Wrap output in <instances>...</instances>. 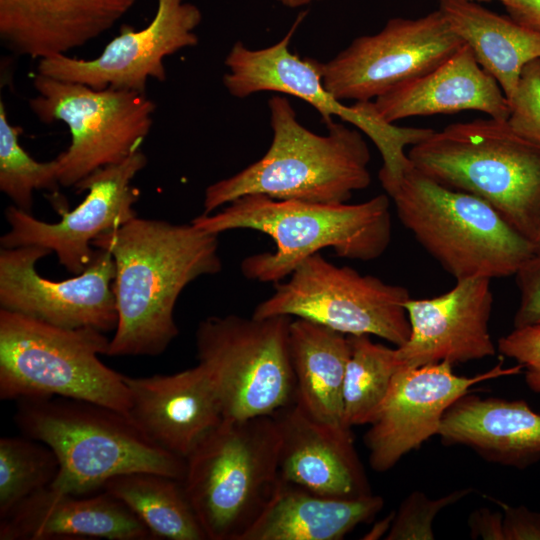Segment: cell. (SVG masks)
Instances as JSON below:
<instances>
[{"mask_svg":"<svg viewBox=\"0 0 540 540\" xmlns=\"http://www.w3.org/2000/svg\"><path fill=\"white\" fill-rule=\"evenodd\" d=\"M289 351L296 381L295 403L320 422L346 426L343 385L350 354L348 335L292 318Z\"/></svg>","mask_w":540,"mask_h":540,"instance_id":"26","label":"cell"},{"mask_svg":"<svg viewBox=\"0 0 540 540\" xmlns=\"http://www.w3.org/2000/svg\"><path fill=\"white\" fill-rule=\"evenodd\" d=\"M463 44L440 9L416 19L392 18L322 62V81L339 101L375 100L431 71Z\"/></svg>","mask_w":540,"mask_h":540,"instance_id":"13","label":"cell"},{"mask_svg":"<svg viewBox=\"0 0 540 540\" xmlns=\"http://www.w3.org/2000/svg\"><path fill=\"white\" fill-rule=\"evenodd\" d=\"M136 0H0V39L36 59L68 54L110 30Z\"/></svg>","mask_w":540,"mask_h":540,"instance_id":"22","label":"cell"},{"mask_svg":"<svg viewBox=\"0 0 540 540\" xmlns=\"http://www.w3.org/2000/svg\"><path fill=\"white\" fill-rule=\"evenodd\" d=\"M30 110L44 124L63 122L71 143L58 162L60 186L75 187L96 170L122 162L140 149L153 125L155 103L146 92L105 88L36 72Z\"/></svg>","mask_w":540,"mask_h":540,"instance_id":"10","label":"cell"},{"mask_svg":"<svg viewBox=\"0 0 540 540\" xmlns=\"http://www.w3.org/2000/svg\"><path fill=\"white\" fill-rule=\"evenodd\" d=\"M271 415L280 435L282 481L331 498L352 499L372 494L352 428L320 422L296 403Z\"/></svg>","mask_w":540,"mask_h":540,"instance_id":"19","label":"cell"},{"mask_svg":"<svg viewBox=\"0 0 540 540\" xmlns=\"http://www.w3.org/2000/svg\"><path fill=\"white\" fill-rule=\"evenodd\" d=\"M272 415L223 419L185 457L182 484L207 540H242L279 483Z\"/></svg>","mask_w":540,"mask_h":540,"instance_id":"7","label":"cell"},{"mask_svg":"<svg viewBox=\"0 0 540 540\" xmlns=\"http://www.w3.org/2000/svg\"><path fill=\"white\" fill-rule=\"evenodd\" d=\"M497 504L503 513L504 540H540V512L525 506H511L490 496H485Z\"/></svg>","mask_w":540,"mask_h":540,"instance_id":"36","label":"cell"},{"mask_svg":"<svg viewBox=\"0 0 540 540\" xmlns=\"http://www.w3.org/2000/svg\"><path fill=\"white\" fill-rule=\"evenodd\" d=\"M509 104V125L521 136L540 144V59L525 66Z\"/></svg>","mask_w":540,"mask_h":540,"instance_id":"33","label":"cell"},{"mask_svg":"<svg viewBox=\"0 0 540 540\" xmlns=\"http://www.w3.org/2000/svg\"><path fill=\"white\" fill-rule=\"evenodd\" d=\"M509 17L519 24L540 32V0H499Z\"/></svg>","mask_w":540,"mask_h":540,"instance_id":"38","label":"cell"},{"mask_svg":"<svg viewBox=\"0 0 540 540\" xmlns=\"http://www.w3.org/2000/svg\"><path fill=\"white\" fill-rule=\"evenodd\" d=\"M398 219L456 280L515 275L534 243L482 199L407 169L386 191Z\"/></svg>","mask_w":540,"mask_h":540,"instance_id":"6","label":"cell"},{"mask_svg":"<svg viewBox=\"0 0 540 540\" xmlns=\"http://www.w3.org/2000/svg\"><path fill=\"white\" fill-rule=\"evenodd\" d=\"M59 461L45 443L30 437L0 439V518L16 505L51 486Z\"/></svg>","mask_w":540,"mask_h":540,"instance_id":"30","label":"cell"},{"mask_svg":"<svg viewBox=\"0 0 540 540\" xmlns=\"http://www.w3.org/2000/svg\"><path fill=\"white\" fill-rule=\"evenodd\" d=\"M289 316H210L195 333L223 419L266 416L296 402Z\"/></svg>","mask_w":540,"mask_h":540,"instance_id":"9","label":"cell"},{"mask_svg":"<svg viewBox=\"0 0 540 540\" xmlns=\"http://www.w3.org/2000/svg\"><path fill=\"white\" fill-rule=\"evenodd\" d=\"M151 540V533L120 500L101 490L75 495L46 487L0 518V540Z\"/></svg>","mask_w":540,"mask_h":540,"instance_id":"21","label":"cell"},{"mask_svg":"<svg viewBox=\"0 0 540 540\" xmlns=\"http://www.w3.org/2000/svg\"><path fill=\"white\" fill-rule=\"evenodd\" d=\"M378 116L394 122L413 117L476 110L508 120L510 104L498 82L463 44L431 71L402 83L373 101Z\"/></svg>","mask_w":540,"mask_h":540,"instance_id":"23","label":"cell"},{"mask_svg":"<svg viewBox=\"0 0 540 540\" xmlns=\"http://www.w3.org/2000/svg\"><path fill=\"white\" fill-rule=\"evenodd\" d=\"M218 234L189 224L138 218L92 241L115 263L117 326L109 356H156L178 335L174 309L192 281L222 269Z\"/></svg>","mask_w":540,"mask_h":540,"instance_id":"1","label":"cell"},{"mask_svg":"<svg viewBox=\"0 0 540 540\" xmlns=\"http://www.w3.org/2000/svg\"><path fill=\"white\" fill-rule=\"evenodd\" d=\"M20 126L9 122L3 100L0 101V190L13 205L31 213L35 190L56 191L59 184L58 162L35 160L20 144Z\"/></svg>","mask_w":540,"mask_h":540,"instance_id":"31","label":"cell"},{"mask_svg":"<svg viewBox=\"0 0 540 540\" xmlns=\"http://www.w3.org/2000/svg\"><path fill=\"white\" fill-rule=\"evenodd\" d=\"M146 165L147 157L138 149L122 162L91 173L74 187L88 192L85 199L63 212L57 223L41 221L10 205L5 210L9 230L0 238L1 247H43L54 252L70 273H81L93 256L92 241L137 216L134 204L139 191L131 182Z\"/></svg>","mask_w":540,"mask_h":540,"instance_id":"14","label":"cell"},{"mask_svg":"<svg viewBox=\"0 0 540 540\" xmlns=\"http://www.w3.org/2000/svg\"><path fill=\"white\" fill-rule=\"evenodd\" d=\"M283 5L290 7V8H298L316 1H322V0H278Z\"/></svg>","mask_w":540,"mask_h":540,"instance_id":"40","label":"cell"},{"mask_svg":"<svg viewBox=\"0 0 540 540\" xmlns=\"http://www.w3.org/2000/svg\"><path fill=\"white\" fill-rule=\"evenodd\" d=\"M379 495L340 499L282 481L242 540H341L383 509Z\"/></svg>","mask_w":540,"mask_h":540,"instance_id":"25","label":"cell"},{"mask_svg":"<svg viewBox=\"0 0 540 540\" xmlns=\"http://www.w3.org/2000/svg\"><path fill=\"white\" fill-rule=\"evenodd\" d=\"M306 14L301 12L286 35L269 47L250 49L236 42L224 61L228 69L222 79L224 87L236 98L265 91L291 95L311 104L326 126L334 122V116L355 125L374 142L381 154L380 182L398 179L411 166L405 147L418 143L432 129L397 127L378 116L373 101L347 106L328 92L322 81V62L301 58L289 49Z\"/></svg>","mask_w":540,"mask_h":540,"instance_id":"11","label":"cell"},{"mask_svg":"<svg viewBox=\"0 0 540 540\" xmlns=\"http://www.w3.org/2000/svg\"><path fill=\"white\" fill-rule=\"evenodd\" d=\"M350 354L343 385V421L352 428L369 425L402 367L397 348L375 343L369 335H348Z\"/></svg>","mask_w":540,"mask_h":540,"instance_id":"29","label":"cell"},{"mask_svg":"<svg viewBox=\"0 0 540 540\" xmlns=\"http://www.w3.org/2000/svg\"><path fill=\"white\" fill-rule=\"evenodd\" d=\"M440 1H443V0H440ZM464 1L485 2V1H491V0H464Z\"/></svg>","mask_w":540,"mask_h":540,"instance_id":"42","label":"cell"},{"mask_svg":"<svg viewBox=\"0 0 540 540\" xmlns=\"http://www.w3.org/2000/svg\"><path fill=\"white\" fill-rule=\"evenodd\" d=\"M17 402L14 422L24 436L48 445L59 461L51 488L86 495L132 472L185 476V458L152 442L125 413L59 396Z\"/></svg>","mask_w":540,"mask_h":540,"instance_id":"4","label":"cell"},{"mask_svg":"<svg viewBox=\"0 0 540 540\" xmlns=\"http://www.w3.org/2000/svg\"><path fill=\"white\" fill-rule=\"evenodd\" d=\"M191 222L218 235L238 229L268 235L275 250L250 255L241 263L245 278L265 283L282 281L305 259L325 248L342 258L374 260L386 251L392 238L387 194L357 204L278 200L250 194L215 214L202 213Z\"/></svg>","mask_w":540,"mask_h":540,"instance_id":"2","label":"cell"},{"mask_svg":"<svg viewBox=\"0 0 540 540\" xmlns=\"http://www.w3.org/2000/svg\"><path fill=\"white\" fill-rule=\"evenodd\" d=\"M393 518L394 512L384 517L381 521L375 523L373 528L364 535L365 537H363V539L375 540L381 538L382 536H386L391 528Z\"/></svg>","mask_w":540,"mask_h":540,"instance_id":"39","label":"cell"},{"mask_svg":"<svg viewBox=\"0 0 540 540\" xmlns=\"http://www.w3.org/2000/svg\"><path fill=\"white\" fill-rule=\"evenodd\" d=\"M474 491L462 488L431 499L421 491H413L394 512V518L386 540H433V522L441 510L453 505Z\"/></svg>","mask_w":540,"mask_h":540,"instance_id":"32","label":"cell"},{"mask_svg":"<svg viewBox=\"0 0 540 540\" xmlns=\"http://www.w3.org/2000/svg\"><path fill=\"white\" fill-rule=\"evenodd\" d=\"M534 245H535V252L540 251V228H539L538 234L536 236V239L534 241Z\"/></svg>","mask_w":540,"mask_h":540,"instance_id":"41","label":"cell"},{"mask_svg":"<svg viewBox=\"0 0 540 540\" xmlns=\"http://www.w3.org/2000/svg\"><path fill=\"white\" fill-rule=\"evenodd\" d=\"M128 416L161 448L185 458L223 415L213 384L199 363L174 374L124 375Z\"/></svg>","mask_w":540,"mask_h":540,"instance_id":"20","label":"cell"},{"mask_svg":"<svg viewBox=\"0 0 540 540\" xmlns=\"http://www.w3.org/2000/svg\"><path fill=\"white\" fill-rule=\"evenodd\" d=\"M522 372L519 364L504 368L502 363L471 377L455 374L448 361L402 366L363 437L370 467L386 472L437 435L447 409L472 386Z\"/></svg>","mask_w":540,"mask_h":540,"instance_id":"16","label":"cell"},{"mask_svg":"<svg viewBox=\"0 0 540 540\" xmlns=\"http://www.w3.org/2000/svg\"><path fill=\"white\" fill-rule=\"evenodd\" d=\"M110 340L90 328H65L0 309V399L67 397L128 415L124 375L99 358Z\"/></svg>","mask_w":540,"mask_h":540,"instance_id":"8","label":"cell"},{"mask_svg":"<svg viewBox=\"0 0 540 540\" xmlns=\"http://www.w3.org/2000/svg\"><path fill=\"white\" fill-rule=\"evenodd\" d=\"M276 282L270 297L252 316H289L309 320L345 335L382 338L396 347L410 335L406 302L409 290L362 275L349 266H337L320 252L305 259Z\"/></svg>","mask_w":540,"mask_h":540,"instance_id":"12","label":"cell"},{"mask_svg":"<svg viewBox=\"0 0 540 540\" xmlns=\"http://www.w3.org/2000/svg\"><path fill=\"white\" fill-rule=\"evenodd\" d=\"M519 305L513 328L540 326V251H536L516 272Z\"/></svg>","mask_w":540,"mask_h":540,"instance_id":"35","label":"cell"},{"mask_svg":"<svg viewBox=\"0 0 540 540\" xmlns=\"http://www.w3.org/2000/svg\"><path fill=\"white\" fill-rule=\"evenodd\" d=\"M405 307L410 335L396 347L402 366L420 367L442 361L454 365L496 354L489 329L491 279L456 280L449 291L432 298H410Z\"/></svg>","mask_w":540,"mask_h":540,"instance_id":"18","label":"cell"},{"mask_svg":"<svg viewBox=\"0 0 540 540\" xmlns=\"http://www.w3.org/2000/svg\"><path fill=\"white\" fill-rule=\"evenodd\" d=\"M39 246L0 249V306L65 328L115 330L117 309L113 292L112 255L96 248L85 269L73 278L42 277L37 262L51 254Z\"/></svg>","mask_w":540,"mask_h":540,"instance_id":"15","label":"cell"},{"mask_svg":"<svg viewBox=\"0 0 540 540\" xmlns=\"http://www.w3.org/2000/svg\"><path fill=\"white\" fill-rule=\"evenodd\" d=\"M467 523L472 539L504 540L502 511L476 509L470 513Z\"/></svg>","mask_w":540,"mask_h":540,"instance_id":"37","label":"cell"},{"mask_svg":"<svg viewBox=\"0 0 540 540\" xmlns=\"http://www.w3.org/2000/svg\"><path fill=\"white\" fill-rule=\"evenodd\" d=\"M437 435L502 466L523 469L540 460V414L524 400L467 393L447 409Z\"/></svg>","mask_w":540,"mask_h":540,"instance_id":"24","label":"cell"},{"mask_svg":"<svg viewBox=\"0 0 540 540\" xmlns=\"http://www.w3.org/2000/svg\"><path fill=\"white\" fill-rule=\"evenodd\" d=\"M497 351L516 361L528 388L540 393V326L513 328L498 340Z\"/></svg>","mask_w":540,"mask_h":540,"instance_id":"34","label":"cell"},{"mask_svg":"<svg viewBox=\"0 0 540 540\" xmlns=\"http://www.w3.org/2000/svg\"><path fill=\"white\" fill-rule=\"evenodd\" d=\"M439 9L510 101L525 66L540 59V32L473 1L443 0Z\"/></svg>","mask_w":540,"mask_h":540,"instance_id":"27","label":"cell"},{"mask_svg":"<svg viewBox=\"0 0 540 540\" xmlns=\"http://www.w3.org/2000/svg\"><path fill=\"white\" fill-rule=\"evenodd\" d=\"M151 22L140 30L123 25L120 33L93 59L68 54L37 61L36 72L95 89L117 88L145 92L150 79L167 78L164 59L198 44L195 29L200 9L184 0H156Z\"/></svg>","mask_w":540,"mask_h":540,"instance_id":"17","label":"cell"},{"mask_svg":"<svg viewBox=\"0 0 540 540\" xmlns=\"http://www.w3.org/2000/svg\"><path fill=\"white\" fill-rule=\"evenodd\" d=\"M101 490L124 503L153 539L207 540L182 481L154 472H132L108 479Z\"/></svg>","mask_w":540,"mask_h":540,"instance_id":"28","label":"cell"},{"mask_svg":"<svg viewBox=\"0 0 540 540\" xmlns=\"http://www.w3.org/2000/svg\"><path fill=\"white\" fill-rule=\"evenodd\" d=\"M412 166L492 206L533 243L540 228V144L507 120L457 122L412 145Z\"/></svg>","mask_w":540,"mask_h":540,"instance_id":"5","label":"cell"},{"mask_svg":"<svg viewBox=\"0 0 540 540\" xmlns=\"http://www.w3.org/2000/svg\"><path fill=\"white\" fill-rule=\"evenodd\" d=\"M272 142L256 162L210 184L204 192V214L239 197L259 194L278 200L346 203L371 183L369 147L359 129L342 122L327 125L319 135L297 119L289 100L268 101Z\"/></svg>","mask_w":540,"mask_h":540,"instance_id":"3","label":"cell"}]
</instances>
